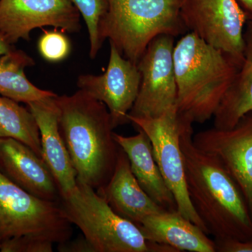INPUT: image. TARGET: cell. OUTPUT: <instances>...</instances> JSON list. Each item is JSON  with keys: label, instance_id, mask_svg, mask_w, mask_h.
Segmentation results:
<instances>
[{"label": "cell", "instance_id": "6da1fadb", "mask_svg": "<svg viewBox=\"0 0 252 252\" xmlns=\"http://www.w3.org/2000/svg\"><path fill=\"white\" fill-rule=\"evenodd\" d=\"M180 115V144L190 203L215 240L252 238V217L241 190L221 162L193 144V123Z\"/></svg>", "mask_w": 252, "mask_h": 252}, {"label": "cell", "instance_id": "7a4b0ae2", "mask_svg": "<svg viewBox=\"0 0 252 252\" xmlns=\"http://www.w3.org/2000/svg\"><path fill=\"white\" fill-rule=\"evenodd\" d=\"M59 128L77 180L97 191L112 177L119 146L105 104L79 89L55 97Z\"/></svg>", "mask_w": 252, "mask_h": 252}, {"label": "cell", "instance_id": "3957f363", "mask_svg": "<svg viewBox=\"0 0 252 252\" xmlns=\"http://www.w3.org/2000/svg\"><path fill=\"white\" fill-rule=\"evenodd\" d=\"M177 110L192 122L213 117L240 65L191 32L174 46Z\"/></svg>", "mask_w": 252, "mask_h": 252}, {"label": "cell", "instance_id": "277c9868", "mask_svg": "<svg viewBox=\"0 0 252 252\" xmlns=\"http://www.w3.org/2000/svg\"><path fill=\"white\" fill-rule=\"evenodd\" d=\"M108 9L99 35L137 64L157 36H177L187 31L182 16V0H107Z\"/></svg>", "mask_w": 252, "mask_h": 252}, {"label": "cell", "instance_id": "5b68a950", "mask_svg": "<svg viewBox=\"0 0 252 252\" xmlns=\"http://www.w3.org/2000/svg\"><path fill=\"white\" fill-rule=\"evenodd\" d=\"M77 182L74 191L61 198V205L94 252H179L149 240L137 225L118 215L94 189Z\"/></svg>", "mask_w": 252, "mask_h": 252}, {"label": "cell", "instance_id": "8992f818", "mask_svg": "<svg viewBox=\"0 0 252 252\" xmlns=\"http://www.w3.org/2000/svg\"><path fill=\"white\" fill-rule=\"evenodd\" d=\"M72 225L61 202L37 198L0 172V243L29 237L60 245L72 238Z\"/></svg>", "mask_w": 252, "mask_h": 252}, {"label": "cell", "instance_id": "52a82bcc", "mask_svg": "<svg viewBox=\"0 0 252 252\" xmlns=\"http://www.w3.org/2000/svg\"><path fill=\"white\" fill-rule=\"evenodd\" d=\"M127 118L136 128L144 131L148 136L156 161L175 197L178 212L208 234L206 227L190 203L187 191L185 163L180 144V115L177 107L157 118Z\"/></svg>", "mask_w": 252, "mask_h": 252}, {"label": "cell", "instance_id": "ba28073f", "mask_svg": "<svg viewBox=\"0 0 252 252\" xmlns=\"http://www.w3.org/2000/svg\"><path fill=\"white\" fill-rule=\"evenodd\" d=\"M181 16L187 31L241 65L249 16L238 0H182Z\"/></svg>", "mask_w": 252, "mask_h": 252}, {"label": "cell", "instance_id": "9c48e42d", "mask_svg": "<svg viewBox=\"0 0 252 252\" xmlns=\"http://www.w3.org/2000/svg\"><path fill=\"white\" fill-rule=\"evenodd\" d=\"M174 46V36L165 34L157 36L147 46L137 64L140 89L127 117L157 118L177 107Z\"/></svg>", "mask_w": 252, "mask_h": 252}, {"label": "cell", "instance_id": "30bf717a", "mask_svg": "<svg viewBox=\"0 0 252 252\" xmlns=\"http://www.w3.org/2000/svg\"><path fill=\"white\" fill-rule=\"evenodd\" d=\"M80 17L72 0H0V32L12 45L30 41L32 31L46 26L77 32Z\"/></svg>", "mask_w": 252, "mask_h": 252}, {"label": "cell", "instance_id": "8fae6325", "mask_svg": "<svg viewBox=\"0 0 252 252\" xmlns=\"http://www.w3.org/2000/svg\"><path fill=\"white\" fill-rule=\"evenodd\" d=\"M108 65L100 75L81 74L79 89L105 104L114 128L129 123L128 116L135 103L141 76L137 64L126 59L112 43Z\"/></svg>", "mask_w": 252, "mask_h": 252}, {"label": "cell", "instance_id": "7c38bea8", "mask_svg": "<svg viewBox=\"0 0 252 252\" xmlns=\"http://www.w3.org/2000/svg\"><path fill=\"white\" fill-rule=\"evenodd\" d=\"M193 144L217 158L241 190L252 217V114L228 130L213 128L193 136Z\"/></svg>", "mask_w": 252, "mask_h": 252}, {"label": "cell", "instance_id": "4fadbf2b", "mask_svg": "<svg viewBox=\"0 0 252 252\" xmlns=\"http://www.w3.org/2000/svg\"><path fill=\"white\" fill-rule=\"evenodd\" d=\"M0 172L37 198L61 202L59 187L47 164L19 141L0 138Z\"/></svg>", "mask_w": 252, "mask_h": 252}, {"label": "cell", "instance_id": "5bb4252c", "mask_svg": "<svg viewBox=\"0 0 252 252\" xmlns=\"http://www.w3.org/2000/svg\"><path fill=\"white\" fill-rule=\"evenodd\" d=\"M55 97L30 102L27 106L40 131L43 159L54 175L61 198H64L77 187V175L60 131Z\"/></svg>", "mask_w": 252, "mask_h": 252}, {"label": "cell", "instance_id": "9a60e30c", "mask_svg": "<svg viewBox=\"0 0 252 252\" xmlns=\"http://www.w3.org/2000/svg\"><path fill=\"white\" fill-rule=\"evenodd\" d=\"M97 192L118 215L136 225L145 217L165 210L158 205L139 185L131 170L128 157L120 147L112 177Z\"/></svg>", "mask_w": 252, "mask_h": 252}, {"label": "cell", "instance_id": "2e32d148", "mask_svg": "<svg viewBox=\"0 0 252 252\" xmlns=\"http://www.w3.org/2000/svg\"><path fill=\"white\" fill-rule=\"evenodd\" d=\"M137 225L150 241L171 247L179 252H217L215 240L177 210L149 215Z\"/></svg>", "mask_w": 252, "mask_h": 252}, {"label": "cell", "instance_id": "e0dca14e", "mask_svg": "<svg viewBox=\"0 0 252 252\" xmlns=\"http://www.w3.org/2000/svg\"><path fill=\"white\" fill-rule=\"evenodd\" d=\"M137 130L138 133L129 137L114 132V139L127 154L131 170L144 192L164 210L176 211L175 197L156 161L151 141L144 131Z\"/></svg>", "mask_w": 252, "mask_h": 252}, {"label": "cell", "instance_id": "ac0fdd59", "mask_svg": "<svg viewBox=\"0 0 252 252\" xmlns=\"http://www.w3.org/2000/svg\"><path fill=\"white\" fill-rule=\"evenodd\" d=\"M244 60L214 114V127L228 130L252 114V28L245 33Z\"/></svg>", "mask_w": 252, "mask_h": 252}, {"label": "cell", "instance_id": "d6986e66", "mask_svg": "<svg viewBox=\"0 0 252 252\" xmlns=\"http://www.w3.org/2000/svg\"><path fill=\"white\" fill-rule=\"evenodd\" d=\"M35 61L27 53L14 49L0 56V94L26 104L55 97L53 91L43 90L32 84L25 69Z\"/></svg>", "mask_w": 252, "mask_h": 252}, {"label": "cell", "instance_id": "ffe728a7", "mask_svg": "<svg viewBox=\"0 0 252 252\" xmlns=\"http://www.w3.org/2000/svg\"><path fill=\"white\" fill-rule=\"evenodd\" d=\"M0 138L14 139L29 147L42 158L40 131L29 109L0 96Z\"/></svg>", "mask_w": 252, "mask_h": 252}, {"label": "cell", "instance_id": "44dd1931", "mask_svg": "<svg viewBox=\"0 0 252 252\" xmlns=\"http://www.w3.org/2000/svg\"><path fill=\"white\" fill-rule=\"evenodd\" d=\"M81 16L84 18L90 41L89 55L91 59H95L103 41L99 35V26L107 9V0H72Z\"/></svg>", "mask_w": 252, "mask_h": 252}, {"label": "cell", "instance_id": "7402d4cb", "mask_svg": "<svg viewBox=\"0 0 252 252\" xmlns=\"http://www.w3.org/2000/svg\"><path fill=\"white\" fill-rule=\"evenodd\" d=\"M44 31L39 41L38 50L43 59L50 63H59L67 59L71 52V44L64 32Z\"/></svg>", "mask_w": 252, "mask_h": 252}, {"label": "cell", "instance_id": "603a6c76", "mask_svg": "<svg viewBox=\"0 0 252 252\" xmlns=\"http://www.w3.org/2000/svg\"><path fill=\"white\" fill-rule=\"evenodd\" d=\"M54 243L46 240L20 237L1 242V252H52Z\"/></svg>", "mask_w": 252, "mask_h": 252}, {"label": "cell", "instance_id": "cb8c5ba5", "mask_svg": "<svg viewBox=\"0 0 252 252\" xmlns=\"http://www.w3.org/2000/svg\"><path fill=\"white\" fill-rule=\"evenodd\" d=\"M217 252H252V238L249 240H215Z\"/></svg>", "mask_w": 252, "mask_h": 252}, {"label": "cell", "instance_id": "d4e9b609", "mask_svg": "<svg viewBox=\"0 0 252 252\" xmlns=\"http://www.w3.org/2000/svg\"><path fill=\"white\" fill-rule=\"evenodd\" d=\"M69 241V240H68L66 243L60 244L59 247L60 252H94L85 238L77 239L71 243Z\"/></svg>", "mask_w": 252, "mask_h": 252}, {"label": "cell", "instance_id": "484cf974", "mask_svg": "<svg viewBox=\"0 0 252 252\" xmlns=\"http://www.w3.org/2000/svg\"><path fill=\"white\" fill-rule=\"evenodd\" d=\"M16 49L14 45L10 44L9 41L6 40V38L0 32V56L6 54L9 51Z\"/></svg>", "mask_w": 252, "mask_h": 252}, {"label": "cell", "instance_id": "4316f807", "mask_svg": "<svg viewBox=\"0 0 252 252\" xmlns=\"http://www.w3.org/2000/svg\"><path fill=\"white\" fill-rule=\"evenodd\" d=\"M250 19H252V0H239Z\"/></svg>", "mask_w": 252, "mask_h": 252}, {"label": "cell", "instance_id": "83f0119b", "mask_svg": "<svg viewBox=\"0 0 252 252\" xmlns=\"http://www.w3.org/2000/svg\"><path fill=\"white\" fill-rule=\"evenodd\" d=\"M249 26H250L252 28V19H251V21H250V22L249 23Z\"/></svg>", "mask_w": 252, "mask_h": 252}, {"label": "cell", "instance_id": "f1b7e54d", "mask_svg": "<svg viewBox=\"0 0 252 252\" xmlns=\"http://www.w3.org/2000/svg\"><path fill=\"white\" fill-rule=\"evenodd\" d=\"M0 247H1V243H0Z\"/></svg>", "mask_w": 252, "mask_h": 252}]
</instances>
